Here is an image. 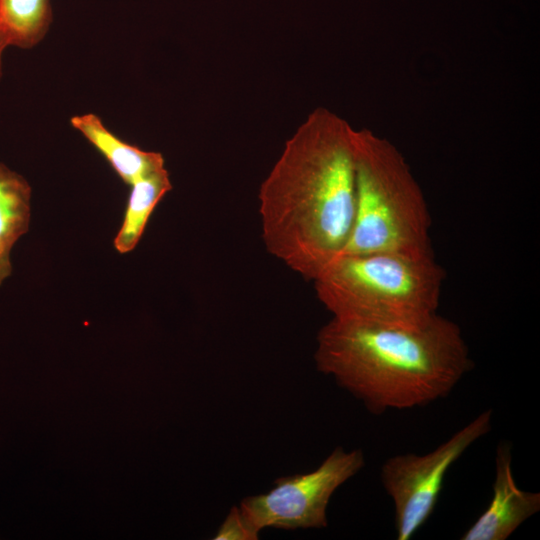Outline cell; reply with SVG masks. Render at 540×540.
<instances>
[{
  "instance_id": "obj_2",
  "label": "cell",
  "mask_w": 540,
  "mask_h": 540,
  "mask_svg": "<svg viewBox=\"0 0 540 540\" xmlns=\"http://www.w3.org/2000/svg\"><path fill=\"white\" fill-rule=\"evenodd\" d=\"M314 360L373 414L444 398L473 369L460 327L439 314L414 329L332 318Z\"/></svg>"
},
{
  "instance_id": "obj_10",
  "label": "cell",
  "mask_w": 540,
  "mask_h": 540,
  "mask_svg": "<svg viewBox=\"0 0 540 540\" xmlns=\"http://www.w3.org/2000/svg\"><path fill=\"white\" fill-rule=\"evenodd\" d=\"M171 189L172 184L165 166L131 184L124 219L114 239V247L120 254L134 250L154 208Z\"/></svg>"
},
{
  "instance_id": "obj_9",
  "label": "cell",
  "mask_w": 540,
  "mask_h": 540,
  "mask_svg": "<svg viewBox=\"0 0 540 540\" xmlns=\"http://www.w3.org/2000/svg\"><path fill=\"white\" fill-rule=\"evenodd\" d=\"M31 187L0 162V286L12 274L11 252L29 229Z\"/></svg>"
},
{
  "instance_id": "obj_6",
  "label": "cell",
  "mask_w": 540,
  "mask_h": 540,
  "mask_svg": "<svg viewBox=\"0 0 540 540\" xmlns=\"http://www.w3.org/2000/svg\"><path fill=\"white\" fill-rule=\"evenodd\" d=\"M364 465L362 450L337 447L314 471L276 479L273 489L245 497L239 508L257 532L267 527L325 528L333 493Z\"/></svg>"
},
{
  "instance_id": "obj_5",
  "label": "cell",
  "mask_w": 540,
  "mask_h": 540,
  "mask_svg": "<svg viewBox=\"0 0 540 540\" xmlns=\"http://www.w3.org/2000/svg\"><path fill=\"white\" fill-rule=\"evenodd\" d=\"M487 409L429 453L395 455L381 467L382 486L394 504L398 540H409L427 522L437 505L450 467L491 430Z\"/></svg>"
},
{
  "instance_id": "obj_4",
  "label": "cell",
  "mask_w": 540,
  "mask_h": 540,
  "mask_svg": "<svg viewBox=\"0 0 540 540\" xmlns=\"http://www.w3.org/2000/svg\"><path fill=\"white\" fill-rule=\"evenodd\" d=\"M353 148L355 216L342 253L434 255L428 205L400 150L366 128L353 130Z\"/></svg>"
},
{
  "instance_id": "obj_11",
  "label": "cell",
  "mask_w": 540,
  "mask_h": 540,
  "mask_svg": "<svg viewBox=\"0 0 540 540\" xmlns=\"http://www.w3.org/2000/svg\"><path fill=\"white\" fill-rule=\"evenodd\" d=\"M51 21L50 0H0V26L10 46L27 49L37 45Z\"/></svg>"
},
{
  "instance_id": "obj_1",
  "label": "cell",
  "mask_w": 540,
  "mask_h": 540,
  "mask_svg": "<svg viewBox=\"0 0 540 540\" xmlns=\"http://www.w3.org/2000/svg\"><path fill=\"white\" fill-rule=\"evenodd\" d=\"M354 128L318 107L296 129L258 194L267 251L314 280L350 237L356 204Z\"/></svg>"
},
{
  "instance_id": "obj_7",
  "label": "cell",
  "mask_w": 540,
  "mask_h": 540,
  "mask_svg": "<svg viewBox=\"0 0 540 540\" xmlns=\"http://www.w3.org/2000/svg\"><path fill=\"white\" fill-rule=\"evenodd\" d=\"M539 510L540 493L517 486L512 473V448L502 441L496 449L491 500L461 539L506 540Z\"/></svg>"
},
{
  "instance_id": "obj_13",
  "label": "cell",
  "mask_w": 540,
  "mask_h": 540,
  "mask_svg": "<svg viewBox=\"0 0 540 540\" xmlns=\"http://www.w3.org/2000/svg\"><path fill=\"white\" fill-rule=\"evenodd\" d=\"M10 46L9 45V41L4 33V31L2 30L1 26H0V79L2 77V74H3V62H2V56H3V52L4 50Z\"/></svg>"
},
{
  "instance_id": "obj_3",
  "label": "cell",
  "mask_w": 540,
  "mask_h": 540,
  "mask_svg": "<svg viewBox=\"0 0 540 540\" xmlns=\"http://www.w3.org/2000/svg\"><path fill=\"white\" fill-rule=\"evenodd\" d=\"M444 269L434 255L342 253L313 280L332 318L420 328L437 314Z\"/></svg>"
},
{
  "instance_id": "obj_12",
  "label": "cell",
  "mask_w": 540,
  "mask_h": 540,
  "mask_svg": "<svg viewBox=\"0 0 540 540\" xmlns=\"http://www.w3.org/2000/svg\"><path fill=\"white\" fill-rule=\"evenodd\" d=\"M259 532L248 523L240 508L234 506L219 527L215 540H256Z\"/></svg>"
},
{
  "instance_id": "obj_8",
  "label": "cell",
  "mask_w": 540,
  "mask_h": 540,
  "mask_svg": "<svg viewBox=\"0 0 540 540\" xmlns=\"http://www.w3.org/2000/svg\"><path fill=\"white\" fill-rule=\"evenodd\" d=\"M71 125L109 162L114 171L131 185L150 172L165 166L162 154L144 151L118 138L93 113L73 116Z\"/></svg>"
}]
</instances>
